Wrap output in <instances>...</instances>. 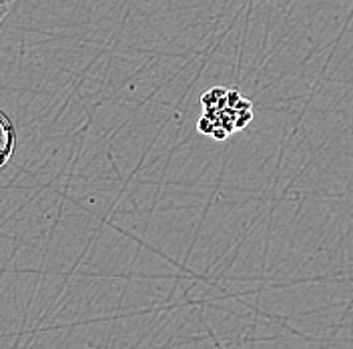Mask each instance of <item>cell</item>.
<instances>
[{"instance_id": "cell-2", "label": "cell", "mask_w": 353, "mask_h": 349, "mask_svg": "<svg viewBox=\"0 0 353 349\" xmlns=\"http://www.w3.org/2000/svg\"><path fill=\"white\" fill-rule=\"evenodd\" d=\"M6 14H8V4H6L4 0H0V24L4 22Z\"/></svg>"}, {"instance_id": "cell-1", "label": "cell", "mask_w": 353, "mask_h": 349, "mask_svg": "<svg viewBox=\"0 0 353 349\" xmlns=\"http://www.w3.org/2000/svg\"><path fill=\"white\" fill-rule=\"evenodd\" d=\"M19 145V131L12 119L0 109V171L10 163Z\"/></svg>"}, {"instance_id": "cell-3", "label": "cell", "mask_w": 353, "mask_h": 349, "mask_svg": "<svg viewBox=\"0 0 353 349\" xmlns=\"http://www.w3.org/2000/svg\"><path fill=\"white\" fill-rule=\"evenodd\" d=\"M4 2H6V4L10 6V4H12V2H17V0H4Z\"/></svg>"}]
</instances>
